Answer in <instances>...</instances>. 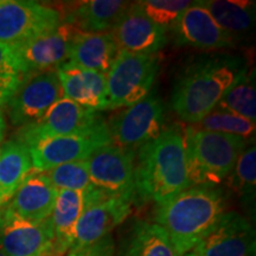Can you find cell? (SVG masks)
<instances>
[{
  "instance_id": "1",
  "label": "cell",
  "mask_w": 256,
  "mask_h": 256,
  "mask_svg": "<svg viewBox=\"0 0 256 256\" xmlns=\"http://www.w3.org/2000/svg\"><path fill=\"white\" fill-rule=\"evenodd\" d=\"M136 154V198L162 206L190 188L184 128L176 124L165 127L158 138L139 148Z\"/></svg>"
},
{
  "instance_id": "2",
  "label": "cell",
  "mask_w": 256,
  "mask_h": 256,
  "mask_svg": "<svg viewBox=\"0 0 256 256\" xmlns=\"http://www.w3.org/2000/svg\"><path fill=\"white\" fill-rule=\"evenodd\" d=\"M226 210L222 188L194 185L158 206L156 223L168 234L178 256H185L209 234Z\"/></svg>"
},
{
  "instance_id": "3",
  "label": "cell",
  "mask_w": 256,
  "mask_h": 256,
  "mask_svg": "<svg viewBox=\"0 0 256 256\" xmlns=\"http://www.w3.org/2000/svg\"><path fill=\"white\" fill-rule=\"evenodd\" d=\"M246 68L235 57L194 60L182 72L172 92V110L196 124L216 108L220 98Z\"/></svg>"
},
{
  "instance_id": "4",
  "label": "cell",
  "mask_w": 256,
  "mask_h": 256,
  "mask_svg": "<svg viewBox=\"0 0 256 256\" xmlns=\"http://www.w3.org/2000/svg\"><path fill=\"white\" fill-rule=\"evenodd\" d=\"M188 178L190 186H216L230 174L247 140L232 134L184 128Z\"/></svg>"
},
{
  "instance_id": "5",
  "label": "cell",
  "mask_w": 256,
  "mask_h": 256,
  "mask_svg": "<svg viewBox=\"0 0 256 256\" xmlns=\"http://www.w3.org/2000/svg\"><path fill=\"white\" fill-rule=\"evenodd\" d=\"M159 60L156 55L119 51L107 72V110L127 108L151 92Z\"/></svg>"
},
{
  "instance_id": "6",
  "label": "cell",
  "mask_w": 256,
  "mask_h": 256,
  "mask_svg": "<svg viewBox=\"0 0 256 256\" xmlns=\"http://www.w3.org/2000/svg\"><path fill=\"white\" fill-rule=\"evenodd\" d=\"M112 145L138 152L165 128V107L156 92L119 112L107 124Z\"/></svg>"
},
{
  "instance_id": "7",
  "label": "cell",
  "mask_w": 256,
  "mask_h": 256,
  "mask_svg": "<svg viewBox=\"0 0 256 256\" xmlns=\"http://www.w3.org/2000/svg\"><path fill=\"white\" fill-rule=\"evenodd\" d=\"M104 122L98 112L62 98L37 122L20 127L16 140L30 150L50 138L89 133Z\"/></svg>"
},
{
  "instance_id": "8",
  "label": "cell",
  "mask_w": 256,
  "mask_h": 256,
  "mask_svg": "<svg viewBox=\"0 0 256 256\" xmlns=\"http://www.w3.org/2000/svg\"><path fill=\"white\" fill-rule=\"evenodd\" d=\"M62 98L56 69L25 74L6 104L10 122L16 127L37 122Z\"/></svg>"
},
{
  "instance_id": "9",
  "label": "cell",
  "mask_w": 256,
  "mask_h": 256,
  "mask_svg": "<svg viewBox=\"0 0 256 256\" xmlns=\"http://www.w3.org/2000/svg\"><path fill=\"white\" fill-rule=\"evenodd\" d=\"M62 22L56 8L26 0H0V43L20 46Z\"/></svg>"
},
{
  "instance_id": "10",
  "label": "cell",
  "mask_w": 256,
  "mask_h": 256,
  "mask_svg": "<svg viewBox=\"0 0 256 256\" xmlns=\"http://www.w3.org/2000/svg\"><path fill=\"white\" fill-rule=\"evenodd\" d=\"M110 144V132L104 122L89 133L43 140L28 151L34 171L46 172L60 165L88 160L95 151Z\"/></svg>"
},
{
  "instance_id": "11",
  "label": "cell",
  "mask_w": 256,
  "mask_h": 256,
  "mask_svg": "<svg viewBox=\"0 0 256 256\" xmlns=\"http://www.w3.org/2000/svg\"><path fill=\"white\" fill-rule=\"evenodd\" d=\"M136 153L110 144L87 160L92 186L110 196L136 200Z\"/></svg>"
},
{
  "instance_id": "12",
  "label": "cell",
  "mask_w": 256,
  "mask_h": 256,
  "mask_svg": "<svg viewBox=\"0 0 256 256\" xmlns=\"http://www.w3.org/2000/svg\"><path fill=\"white\" fill-rule=\"evenodd\" d=\"M0 250L6 256H54L51 217L34 223L0 208Z\"/></svg>"
},
{
  "instance_id": "13",
  "label": "cell",
  "mask_w": 256,
  "mask_h": 256,
  "mask_svg": "<svg viewBox=\"0 0 256 256\" xmlns=\"http://www.w3.org/2000/svg\"><path fill=\"white\" fill-rule=\"evenodd\" d=\"M132 203V198L118 196H104L95 200L84 202L69 252L88 247L110 236L130 215Z\"/></svg>"
},
{
  "instance_id": "14",
  "label": "cell",
  "mask_w": 256,
  "mask_h": 256,
  "mask_svg": "<svg viewBox=\"0 0 256 256\" xmlns=\"http://www.w3.org/2000/svg\"><path fill=\"white\" fill-rule=\"evenodd\" d=\"M78 32L72 24L62 20L52 30L17 46L23 75L56 69L66 62L70 46Z\"/></svg>"
},
{
  "instance_id": "15",
  "label": "cell",
  "mask_w": 256,
  "mask_h": 256,
  "mask_svg": "<svg viewBox=\"0 0 256 256\" xmlns=\"http://www.w3.org/2000/svg\"><path fill=\"white\" fill-rule=\"evenodd\" d=\"M255 232L238 212H224L214 229L194 248V256H252Z\"/></svg>"
},
{
  "instance_id": "16",
  "label": "cell",
  "mask_w": 256,
  "mask_h": 256,
  "mask_svg": "<svg viewBox=\"0 0 256 256\" xmlns=\"http://www.w3.org/2000/svg\"><path fill=\"white\" fill-rule=\"evenodd\" d=\"M120 51L156 55L168 43L166 31L145 14L139 2H133L110 30Z\"/></svg>"
},
{
  "instance_id": "17",
  "label": "cell",
  "mask_w": 256,
  "mask_h": 256,
  "mask_svg": "<svg viewBox=\"0 0 256 256\" xmlns=\"http://www.w3.org/2000/svg\"><path fill=\"white\" fill-rule=\"evenodd\" d=\"M172 30L174 32L176 44L180 46L215 50L230 48L236 43L216 23L200 2H192Z\"/></svg>"
},
{
  "instance_id": "18",
  "label": "cell",
  "mask_w": 256,
  "mask_h": 256,
  "mask_svg": "<svg viewBox=\"0 0 256 256\" xmlns=\"http://www.w3.org/2000/svg\"><path fill=\"white\" fill-rule=\"evenodd\" d=\"M63 98L96 112L108 107L107 75L64 62L56 68Z\"/></svg>"
},
{
  "instance_id": "19",
  "label": "cell",
  "mask_w": 256,
  "mask_h": 256,
  "mask_svg": "<svg viewBox=\"0 0 256 256\" xmlns=\"http://www.w3.org/2000/svg\"><path fill=\"white\" fill-rule=\"evenodd\" d=\"M57 194L44 172L32 171L4 206L22 218L40 223L51 217Z\"/></svg>"
},
{
  "instance_id": "20",
  "label": "cell",
  "mask_w": 256,
  "mask_h": 256,
  "mask_svg": "<svg viewBox=\"0 0 256 256\" xmlns=\"http://www.w3.org/2000/svg\"><path fill=\"white\" fill-rule=\"evenodd\" d=\"M119 51L110 31L78 32L70 46L66 62L107 75Z\"/></svg>"
},
{
  "instance_id": "21",
  "label": "cell",
  "mask_w": 256,
  "mask_h": 256,
  "mask_svg": "<svg viewBox=\"0 0 256 256\" xmlns=\"http://www.w3.org/2000/svg\"><path fill=\"white\" fill-rule=\"evenodd\" d=\"M130 2L120 0H88L69 8L62 20L80 32H108L119 20Z\"/></svg>"
},
{
  "instance_id": "22",
  "label": "cell",
  "mask_w": 256,
  "mask_h": 256,
  "mask_svg": "<svg viewBox=\"0 0 256 256\" xmlns=\"http://www.w3.org/2000/svg\"><path fill=\"white\" fill-rule=\"evenodd\" d=\"M84 208V197L81 191L58 190L51 214L54 230V256L68 254L72 248L75 228Z\"/></svg>"
},
{
  "instance_id": "23",
  "label": "cell",
  "mask_w": 256,
  "mask_h": 256,
  "mask_svg": "<svg viewBox=\"0 0 256 256\" xmlns=\"http://www.w3.org/2000/svg\"><path fill=\"white\" fill-rule=\"evenodd\" d=\"M34 171L30 151L18 140H10L0 148V208L11 200L16 191Z\"/></svg>"
},
{
  "instance_id": "24",
  "label": "cell",
  "mask_w": 256,
  "mask_h": 256,
  "mask_svg": "<svg viewBox=\"0 0 256 256\" xmlns=\"http://www.w3.org/2000/svg\"><path fill=\"white\" fill-rule=\"evenodd\" d=\"M200 4L235 42L252 34L255 24V2L244 0H200Z\"/></svg>"
},
{
  "instance_id": "25",
  "label": "cell",
  "mask_w": 256,
  "mask_h": 256,
  "mask_svg": "<svg viewBox=\"0 0 256 256\" xmlns=\"http://www.w3.org/2000/svg\"><path fill=\"white\" fill-rule=\"evenodd\" d=\"M121 256H178L168 234L156 223L138 220L124 242Z\"/></svg>"
},
{
  "instance_id": "26",
  "label": "cell",
  "mask_w": 256,
  "mask_h": 256,
  "mask_svg": "<svg viewBox=\"0 0 256 256\" xmlns=\"http://www.w3.org/2000/svg\"><path fill=\"white\" fill-rule=\"evenodd\" d=\"M255 72L244 69L224 92L215 110H226L255 122L256 118Z\"/></svg>"
},
{
  "instance_id": "27",
  "label": "cell",
  "mask_w": 256,
  "mask_h": 256,
  "mask_svg": "<svg viewBox=\"0 0 256 256\" xmlns=\"http://www.w3.org/2000/svg\"><path fill=\"white\" fill-rule=\"evenodd\" d=\"M194 127L208 132L238 136L246 140H254L255 136V122L220 110H214Z\"/></svg>"
},
{
  "instance_id": "28",
  "label": "cell",
  "mask_w": 256,
  "mask_h": 256,
  "mask_svg": "<svg viewBox=\"0 0 256 256\" xmlns=\"http://www.w3.org/2000/svg\"><path fill=\"white\" fill-rule=\"evenodd\" d=\"M44 174L57 190L84 192L92 186L87 160L60 165Z\"/></svg>"
},
{
  "instance_id": "29",
  "label": "cell",
  "mask_w": 256,
  "mask_h": 256,
  "mask_svg": "<svg viewBox=\"0 0 256 256\" xmlns=\"http://www.w3.org/2000/svg\"><path fill=\"white\" fill-rule=\"evenodd\" d=\"M226 178H228L229 186L241 196H254L256 182L255 145H250L243 150L232 171Z\"/></svg>"
},
{
  "instance_id": "30",
  "label": "cell",
  "mask_w": 256,
  "mask_h": 256,
  "mask_svg": "<svg viewBox=\"0 0 256 256\" xmlns=\"http://www.w3.org/2000/svg\"><path fill=\"white\" fill-rule=\"evenodd\" d=\"M142 11L156 25L165 31L172 30L180 16L191 5L185 0H144L138 2Z\"/></svg>"
},
{
  "instance_id": "31",
  "label": "cell",
  "mask_w": 256,
  "mask_h": 256,
  "mask_svg": "<svg viewBox=\"0 0 256 256\" xmlns=\"http://www.w3.org/2000/svg\"><path fill=\"white\" fill-rule=\"evenodd\" d=\"M0 76H23L17 46L0 43Z\"/></svg>"
},
{
  "instance_id": "32",
  "label": "cell",
  "mask_w": 256,
  "mask_h": 256,
  "mask_svg": "<svg viewBox=\"0 0 256 256\" xmlns=\"http://www.w3.org/2000/svg\"><path fill=\"white\" fill-rule=\"evenodd\" d=\"M22 76H0V142L5 136L6 122L4 108L20 82Z\"/></svg>"
},
{
  "instance_id": "33",
  "label": "cell",
  "mask_w": 256,
  "mask_h": 256,
  "mask_svg": "<svg viewBox=\"0 0 256 256\" xmlns=\"http://www.w3.org/2000/svg\"><path fill=\"white\" fill-rule=\"evenodd\" d=\"M114 255V242L112 236L102 238L101 241L88 246L78 250L69 252L64 256H113Z\"/></svg>"
},
{
  "instance_id": "34",
  "label": "cell",
  "mask_w": 256,
  "mask_h": 256,
  "mask_svg": "<svg viewBox=\"0 0 256 256\" xmlns=\"http://www.w3.org/2000/svg\"><path fill=\"white\" fill-rule=\"evenodd\" d=\"M0 256H6L5 254H4V252H2V250H0Z\"/></svg>"
},
{
  "instance_id": "35",
  "label": "cell",
  "mask_w": 256,
  "mask_h": 256,
  "mask_svg": "<svg viewBox=\"0 0 256 256\" xmlns=\"http://www.w3.org/2000/svg\"><path fill=\"white\" fill-rule=\"evenodd\" d=\"M185 256H194V254H188V255H185Z\"/></svg>"
}]
</instances>
